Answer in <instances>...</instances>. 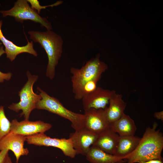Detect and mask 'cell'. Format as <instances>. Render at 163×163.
Listing matches in <instances>:
<instances>
[{
    "instance_id": "cell-8",
    "label": "cell",
    "mask_w": 163,
    "mask_h": 163,
    "mask_svg": "<svg viewBox=\"0 0 163 163\" xmlns=\"http://www.w3.org/2000/svg\"><path fill=\"white\" fill-rule=\"evenodd\" d=\"M11 123L10 132L25 136L44 133L52 127L50 123L40 120L33 121L24 120L19 122L14 119Z\"/></svg>"
},
{
    "instance_id": "cell-4",
    "label": "cell",
    "mask_w": 163,
    "mask_h": 163,
    "mask_svg": "<svg viewBox=\"0 0 163 163\" xmlns=\"http://www.w3.org/2000/svg\"><path fill=\"white\" fill-rule=\"evenodd\" d=\"M37 89L41 99L37 104L35 109L46 110L69 120L75 131L84 127V114L68 109L57 99L49 95L39 87Z\"/></svg>"
},
{
    "instance_id": "cell-26",
    "label": "cell",
    "mask_w": 163,
    "mask_h": 163,
    "mask_svg": "<svg viewBox=\"0 0 163 163\" xmlns=\"http://www.w3.org/2000/svg\"><path fill=\"white\" fill-rule=\"evenodd\" d=\"M2 44V43H0V47L2 46H1Z\"/></svg>"
},
{
    "instance_id": "cell-1",
    "label": "cell",
    "mask_w": 163,
    "mask_h": 163,
    "mask_svg": "<svg viewBox=\"0 0 163 163\" xmlns=\"http://www.w3.org/2000/svg\"><path fill=\"white\" fill-rule=\"evenodd\" d=\"M158 124L147 128L136 149L125 159L127 163H138L152 159L162 160L163 136L160 129L156 130Z\"/></svg>"
},
{
    "instance_id": "cell-19",
    "label": "cell",
    "mask_w": 163,
    "mask_h": 163,
    "mask_svg": "<svg viewBox=\"0 0 163 163\" xmlns=\"http://www.w3.org/2000/svg\"><path fill=\"white\" fill-rule=\"evenodd\" d=\"M11 123L6 117L4 107L0 106V141L10 131Z\"/></svg>"
},
{
    "instance_id": "cell-22",
    "label": "cell",
    "mask_w": 163,
    "mask_h": 163,
    "mask_svg": "<svg viewBox=\"0 0 163 163\" xmlns=\"http://www.w3.org/2000/svg\"><path fill=\"white\" fill-rule=\"evenodd\" d=\"M8 150L4 149L0 151V163H6L9 156Z\"/></svg>"
},
{
    "instance_id": "cell-2",
    "label": "cell",
    "mask_w": 163,
    "mask_h": 163,
    "mask_svg": "<svg viewBox=\"0 0 163 163\" xmlns=\"http://www.w3.org/2000/svg\"><path fill=\"white\" fill-rule=\"evenodd\" d=\"M28 34L30 38L34 42L39 43L45 51L48 58L46 75L50 79H53L62 52V37L51 30L45 32L30 31Z\"/></svg>"
},
{
    "instance_id": "cell-25",
    "label": "cell",
    "mask_w": 163,
    "mask_h": 163,
    "mask_svg": "<svg viewBox=\"0 0 163 163\" xmlns=\"http://www.w3.org/2000/svg\"><path fill=\"white\" fill-rule=\"evenodd\" d=\"M6 163H12L11 159L9 156L7 159Z\"/></svg>"
},
{
    "instance_id": "cell-3",
    "label": "cell",
    "mask_w": 163,
    "mask_h": 163,
    "mask_svg": "<svg viewBox=\"0 0 163 163\" xmlns=\"http://www.w3.org/2000/svg\"><path fill=\"white\" fill-rule=\"evenodd\" d=\"M107 65L97 56L87 61L81 68L73 67L70 69L72 91L75 99L83 86L92 80L98 81L101 75L107 69Z\"/></svg>"
},
{
    "instance_id": "cell-17",
    "label": "cell",
    "mask_w": 163,
    "mask_h": 163,
    "mask_svg": "<svg viewBox=\"0 0 163 163\" xmlns=\"http://www.w3.org/2000/svg\"><path fill=\"white\" fill-rule=\"evenodd\" d=\"M141 139V138L134 136H120L114 155L125 159L136 149Z\"/></svg>"
},
{
    "instance_id": "cell-6",
    "label": "cell",
    "mask_w": 163,
    "mask_h": 163,
    "mask_svg": "<svg viewBox=\"0 0 163 163\" xmlns=\"http://www.w3.org/2000/svg\"><path fill=\"white\" fill-rule=\"evenodd\" d=\"M3 17L9 16L14 18L15 20L22 23L25 20H29L39 23L47 30L52 29L50 23L46 18L40 16L37 11L30 7L26 0H18L10 9L1 11Z\"/></svg>"
},
{
    "instance_id": "cell-5",
    "label": "cell",
    "mask_w": 163,
    "mask_h": 163,
    "mask_svg": "<svg viewBox=\"0 0 163 163\" xmlns=\"http://www.w3.org/2000/svg\"><path fill=\"white\" fill-rule=\"evenodd\" d=\"M27 75L28 80L18 92L20 101L13 103L8 108L16 112L22 110L20 117L23 116L25 120H29L31 111L35 109L36 105L41 100V97L40 94L35 93L33 90V85L37 80L38 76L31 75L29 71L27 72Z\"/></svg>"
},
{
    "instance_id": "cell-12",
    "label": "cell",
    "mask_w": 163,
    "mask_h": 163,
    "mask_svg": "<svg viewBox=\"0 0 163 163\" xmlns=\"http://www.w3.org/2000/svg\"><path fill=\"white\" fill-rule=\"evenodd\" d=\"M26 140V136L10 132L0 141V151L4 149L11 150L18 163L21 156L27 155L29 153L27 148L24 147Z\"/></svg>"
},
{
    "instance_id": "cell-9",
    "label": "cell",
    "mask_w": 163,
    "mask_h": 163,
    "mask_svg": "<svg viewBox=\"0 0 163 163\" xmlns=\"http://www.w3.org/2000/svg\"><path fill=\"white\" fill-rule=\"evenodd\" d=\"M115 92L116 91L113 90L97 87L94 91L82 98L84 110L90 109H104Z\"/></svg>"
},
{
    "instance_id": "cell-14",
    "label": "cell",
    "mask_w": 163,
    "mask_h": 163,
    "mask_svg": "<svg viewBox=\"0 0 163 163\" xmlns=\"http://www.w3.org/2000/svg\"><path fill=\"white\" fill-rule=\"evenodd\" d=\"M119 136L109 127L98 134L97 139L92 145L107 153L114 155Z\"/></svg>"
},
{
    "instance_id": "cell-10",
    "label": "cell",
    "mask_w": 163,
    "mask_h": 163,
    "mask_svg": "<svg viewBox=\"0 0 163 163\" xmlns=\"http://www.w3.org/2000/svg\"><path fill=\"white\" fill-rule=\"evenodd\" d=\"M98 134L83 127L70 134L71 139L77 155L86 156L91 145L97 137Z\"/></svg>"
},
{
    "instance_id": "cell-15",
    "label": "cell",
    "mask_w": 163,
    "mask_h": 163,
    "mask_svg": "<svg viewBox=\"0 0 163 163\" xmlns=\"http://www.w3.org/2000/svg\"><path fill=\"white\" fill-rule=\"evenodd\" d=\"M122 97V94L115 92L109 100V106L104 109L109 125L119 119L124 113L126 103Z\"/></svg>"
},
{
    "instance_id": "cell-24",
    "label": "cell",
    "mask_w": 163,
    "mask_h": 163,
    "mask_svg": "<svg viewBox=\"0 0 163 163\" xmlns=\"http://www.w3.org/2000/svg\"><path fill=\"white\" fill-rule=\"evenodd\" d=\"M138 163H163L162 160L159 159H152L145 161L138 162Z\"/></svg>"
},
{
    "instance_id": "cell-16",
    "label": "cell",
    "mask_w": 163,
    "mask_h": 163,
    "mask_svg": "<svg viewBox=\"0 0 163 163\" xmlns=\"http://www.w3.org/2000/svg\"><path fill=\"white\" fill-rule=\"evenodd\" d=\"M109 127L121 136H134L137 129L134 120L124 113L118 120L110 124Z\"/></svg>"
},
{
    "instance_id": "cell-18",
    "label": "cell",
    "mask_w": 163,
    "mask_h": 163,
    "mask_svg": "<svg viewBox=\"0 0 163 163\" xmlns=\"http://www.w3.org/2000/svg\"><path fill=\"white\" fill-rule=\"evenodd\" d=\"M86 159L91 163H117L123 161V158L107 153L92 145L86 155Z\"/></svg>"
},
{
    "instance_id": "cell-23",
    "label": "cell",
    "mask_w": 163,
    "mask_h": 163,
    "mask_svg": "<svg viewBox=\"0 0 163 163\" xmlns=\"http://www.w3.org/2000/svg\"><path fill=\"white\" fill-rule=\"evenodd\" d=\"M154 116V117L158 120H163V111H162L155 112Z\"/></svg>"
},
{
    "instance_id": "cell-21",
    "label": "cell",
    "mask_w": 163,
    "mask_h": 163,
    "mask_svg": "<svg viewBox=\"0 0 163 163\" xmlns=\"http://www.w3.org/2000/svg\"><path fill=\"white\" fill-rule=\"evenodd\" d=\"M5 53V52L4 50L3 46H2L0 47V57ZM12 75V74L11 72L4 73L0 71V83H2L5 80H9Z\"/></svg>"
},
{
    "instance_id": "cell-20",
    "label": "cell",
    "mask_w": 163,
    "mask_h": 163,
    "mask_svg": "<svg viewBox=\"0 0 163 163\" xmlns=\"http://www.w3.org/2000/svg\"><path fill=\"white\" fill-rule=\"evenodd\" d=\"M27 1L30 4L31 8L35 10L38 14L40 13L41 9H45L48 7L57 6L62 4L63 2V1H58L55 3L50 5L42 6L40 5L39 2L38 0H27Z\"/></svg>"
},
{
    "instance_id": "cell-7",
    "label": "cell",
    "mask_w": 163,
    "mask_h": 163,
    "mask_svg": "<svg viewBox=\"0 0 163 163\" xmlns=\"http://www.w3.org/2000/svg\"><path fill=\"white\" fill-rule=\"evenodd\" d=\"M26 138V141L29 144L57 148L60 149L65 156L72 158L75 157L77 155L69 138H52L44 133H37Z\"/></svg>"
},
{
    "instance_id": "cell-11",
    "label": "cell",
    "mask_w": 163,
    "mask_h": 163,
    "mask_svg": "<svg viewBox=\"0 0 163 163\" xmlns=\"http://www.w3.org/2000/svg\"><path fill=\"white\" fill-rule=\"evenodd\" d=\"M84 127L98 134L109 127L104 109H90L84 110Z\"/></svg>"
},
{
    "instance_id": "cell-13",
    "label": "cell",
    "mask_w": 163,
    "mask_h": 163,
    "mask_svg": "<svg viewBox=\"0 0 163 163\" xmlns=\"http://www.w3.org/2000/svg\"><path fill=\"white\" fill-rule=\"evenodd\" d=\"M2 21H0V40L5 47V53L8 58L12 62L18 55L24 53H30L34 56H37V53L34 48L32 41L30 42L27 39V43L26 45L20 46L8 40L3 34L2 30Z\"/></svg>"
}]
</instances>
